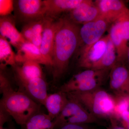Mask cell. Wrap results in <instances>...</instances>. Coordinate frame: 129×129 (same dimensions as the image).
<instances>
[{"label": "cell", "mask_w": 129, "mask_h": 129, "mask_svg": "<svg viewBox=\"0 0 129 129\" xmlns=\"http://www.w3.org/2000/svg\"><path fill=\"white\" fill-rule=\"evenodd\" d=\"M111 25L101 16L94 21L83 24L80 29L78 54L86 51L101 39Z\"/></svg>", "instance_id": "obj_5"}, {"label": "cell", "mask_w": 129, "mask_h": 129, "mask_svg": "<svg viewBox=\"0 0 129 129\" xmlns=\"http://www.w3.org/2000/svg\"><path fill=\"white\" fill-rule=\"evenodd\" d=\"M46 17L30 23L33 32V38L32 42L40 48L41 45L42 33Z\"/></svg>", "instance_id": "obj_24"}, {"label": "cell", "mask_w": 129, "mask_h": 129, "mask_svg": "<svg viewBox=\"0 0 129 129\" xmlns=\"http://www.w3.org/2000/svg\"><path fill=\"white\" fill-rule=\"evenodd\" d=\"M16 54L12 49L11 45L5 38L0 37V67L4 70L8 65L14 68L17 65Z\"/></svg>", "instance_id": "obj_21"}, {"label": "cell", "mask_w": 129, "mask_h": 129, "mask_svg": "<svg viewBox=\"0 0 129 129\" xmlns=\"http://www.w3.org/2000/svg\"><path fill=\"white\" fill-rule=\"evenodd\" d=\"M120 23L122 34L125 40L129 41V9L124 12L117 19Z\"/></svg>", "instance_id": "obj_25"}, {"label": "cell", "mask_w": 129, "mask_h": 129, "mask_svg": "<svg viewBox=\"0 0 129 129\" xmlns=\"http://www.w3.org/2000/svg\"><path fill=\"white\" fill-rule=\"evenodd\" d=\"M114 97L115 101V106L112 117L111 118L117 120H120L122 113L129 110V95H114Z\"/></svg>", "instance_id": "obj_23"}, {"label": "cell", "mask_w": 129, "mask_h": 129, "mask_svg": "<svg viewBox=\"0 0 129 129\" xmlns=\"http://www.w3.org/2000/svg\"><path fill=\"white\" fill-rule=\"evenodd\" d=\"M108 34L116 49L117 62L125 64L129 46L122 34L120 23L118 20L110 25Z\"/></svg>", "instance_id": "obj_17"}, {"label": "cell", "mask_w": 129, "mask_h": 129, "mask_svg": "<svg viewBox=\"0 0 129 129\" xmlns=\"http://www.w3.org/2000/svg\"><path fill=\"white\" fill-rule=\"evenodd\" d=\"M121 123L122 126L124 127L125 129H129V123L124 122L123 120H121Z\"/></svg>", "instance_id": "obj_33"}, {"label": "cell", "mask_w": 129, "mask_h": 129, "mask_svg": "<svg viewBox=\"0 0 129 129\" xmlns=\"http://www.w3.org/2000/svg\"><path fill=\"white\" fill-rule=\"evenodd\" d=\"M109 70L88 69L74 75L61 86L59 91L68 93L75 91L76 88L88 80L98 77H104Z\"/></svg>", "instance_id": "obj_15"}, {"label": "cell", "mask_w": 129, "mask_h": 129, "mask_svg": "<svg viewBox=\"0 0 129 129\" xmlns=\"http://www.w3.org/2000/svg\"><path fill=\"white\" fill-rule=\"evenodd\" d=\"M16 60L17 64H22L25 62L31 61L51 67L50 64L41 53L40 48L28 41H25L17 50Z\"/></svg>", "instance_id": "obj_14"}, {"label": "cell", "mask_w": 129, "mask_h": 129, "mask_svg": "<svg viewBox=\"0 0 129 129\" xmlns=\"http://www.w3.org/2000/svg\"><path fill=\"white\" fill-rule=\"evenodd\" d=\"M40 64L35 62L29 61L23 63L21 66L17 65L13 68L18 82L43 78Z\"/></svg>", "instance_id": "obj_19"}, {"label": "cell", "mask_w": 129, "mask_h": 129, "mask_svg": "<svg viewBox=\"0 0 129 129\" xmlns=\"http://www.w3.org/2000/svg\"><path fill=\"white\" fill-rule=\"evenodd\" d=\"M101 17L112 24L128 9L121 0H96L94 1Z\"/></svg>", "instance_id": "obj_11"}, {"label": "cell", "mask_w": 129, "mask_h": 129, "mask_svg": "<svg viewBox=\"0 0 129 129\" xmlns=\"http://www.w3.org/2000/svg\"><path fill=\"white\" fill-rule=\"evenodd\" d=\"M67 94L61 91L48 95L44 106L46 108L48 115L53 120L60 114L68 101Z\"/></svg>", "instance_id": "obj_18"}, {"label": "cell", "mask_w": 129, "mask_h": 129, "mask_svg": "<svg viewBox=\"0 0 129 129\" xmlns=\"http://www.w3.org/2000/svg\"><path fill=\"white\" fill-rule=\"evenodd\" d=\"M111 121V125L107 128V129H125L124 127L122 126H120L117 124V120L113 118H110Z\"/></svg>", "instance_id": "obj_31"}, {"label": "cell", "mask_w": 129, "mask_h": 129, "mask_svg": "<svg viewBox=\"0 0 129 129\" xmlns=\"http://www.w3.org/2000/svg\"><path fill=\"white\" fill-rule=\"evenodd\" d=\"M83 0H44L46 17L57 19L59 16L65 13H69L78 7Z\"/></svg>", "instance_id": "obj_16"}, {"label": "cell", "mask_w": 129, "mask_h": 129, "mask_svg": "<svg viewBox=\"0 0 129 129\" xmlns=\"http://www.w3.org/2000/svg\"><path fill=\"white\" fill-rule=\"evenodd\" d=\"M58 23V19L56 20L46 17L42 33L40 50L44 57L50 64L51 67L52 64L53 44Z\"/></svg>", "instance_id": "obj_10"}, {"label": "cell", "mask_w": 129, "mask_h": 129, "mask_svg": "<svg viewBox=\"0 0 129 129\" xmlns=\"http://www.w3.org/2000/svg\"><path fill=\"white\" fill-rule=\"evenodd\" d=\"M20 90L25 92L35 101L44 105L47 94V85L43 78L19 82Z\"/></svg>", "instance_id": "obj_13"}, {"label": "cell", "mask_w": 129, "mask_h": 129, "mask_svg": "<svg viewBox=\"0 0 129 129\" xmlns=\"http://www.w3.org/2000/svg\"><path fill=\"white\" fill-rule=\"evenodd\" d=\"M0 34V37L6 39L17 50L26 41L16 28L15 19L11 15L1 17Z\"/></svg>", "instance_id": "obj_12"}, {"label": "cell", "mask_w": 129, "mask_h": 129, "mask_svg": "<svg viewBox=\"0 0 129 129\" xmlns=\"http://www.w3.org/2000/svg\"><path fill=\"white\" fill-rule=\"evenodd\" d=\"M14 10V1L12 0H0L1 17L11 15Z\"/></svg>", "instance_id": "obj_26"}, {"label": "cell", "mask_w": 129, "mask_h": 129, "mask_svg": "<svg viewBox=\"0 0 129 129\" xmlns=\"http://www.w3.org/2000/svg\"><path fill=\"white\" fill-rule=\"evenodd\" d=\"M117 62V56L116 49L109 38L106 52L101 60L93 65L91 69L110 70Z\"/></svg>", "instance_id": "obj_20"}, {"label": "cell", "mask_w": 129, "mask_h": 129, "mask_svg": "<svg viewBox=\"0 0 129 129\" xmlns=\"http://www.w3.org/2000/svg\"><path fill=\"white\" fill-rule=\"evenodd\" d=\"M0 88L2 94L6 91L13 89L9 79L2 70L0 73Z\"/></svg>", "instance_id": "obj_27"}, {"label": "cell", "mask_w": 129, "mask_h": 129, "mask_svg": "<svg viewBox=\"0 0 129 129\" xmlns=\"http://www.w3.org/2000/svg\"><path fill=\"white\" fill-rule=\"evenodd\" d=\"M58 129H90L87 124H68L62 126Z\"/></svg>", "instance_id": "obj_29"}, {"label": "cell", "mask_w": 129, "mask_h": 129, "mask_svg": "<svg viewBox=\"0 0 129 129\" xmlns=\"http://www.w3.org/2000/svg\"><path fill=\"white\" fill-rule=\"evenodd\" d=\"M26 129H55V125L47 114L39 113L30 118L25 125Z\"/></svg>", "instance_id": "obj_22"}, {"label": "cell", "mask_w": 129, "mask_h": 129, "mask_svg": "<svg viewBox=\"0 0 129 129\" xmlns=\"http://www.w3.org/2000/svg\"><path fill=\"white\" fill-rule=\"evenodd\" d=\"M127 65L126 66L129 69V46L128 49V53H127V59L126 60V62Z\"/></svg>", "instance_id": "obj_34"}, {"label": "cell", "mask_w": 129, "mask_h": 129, "mask_svg": "<svg viewBox=\"0 0 129 129\" xmlns=\"http://www.w3.org/2000/svg\"><path fill=\"white\" fill-rule=\"evenodd\" d=\"M59 23L55 36L52 51V66L55 81L67 72L70 59L78 50L80 27L67 16L58 18Z\"/></svg>", "instance_id": "obj_1"}, {"label": "cell", "mask_w": 129, "mask_h": 129, "mask_svg": "<svg viewBox=\"0 0 129 129\" xmlns=\"http://www.w3.org/2000/svg\"><path fill=\"white\" fill-rule=\"evenodd\" d=\"M68 99L62 111L53 120L55 129H58L68 124H87L99 123V119L89 112L79 102L69 98Z\"/></svg>", "instance_id": "obj_4"}, {"label": "cell", "mask_w": 129, "mask_h": 129, "mask_svg": "<svg viewBox=\"0 0 129 129\" xmlns=\"http://www.w3.org/2000/svg\"><path fill=\"white\" fill-rule=\"evenodd\" d=\"M109 38L108 34L103 36L88 50L79 54V67L91 69L93 65L101 60L106 52Z\"/></svg>", "instance_id": "obj_8"}, {"label": "cell", "mask_w": 129, "mask_h": 129, "mask_svg": "<svg viewBox=\"0 0 129 129\" xmlns=\"http://www.w3.org/2000/svg\"><path fill=\"white\" fill-rule=\"evenodd\" d=\"M14 3L15 15L24 24L46 17L44 1L18 0Z\"/></svg>", "instance_id": "obj_6"}, {"label": "cell", "mask_w": 129, "mask_h": 129, "mask_svg": "<svg viewBox=\"0 0 129 129\" xmlns=\"http://www.w3.org/2000/svg\"><path fill=\"white\" fill-rule=\"evenodd\" d=\"M1 107V118H0V126L1 128H3V124L8 121L9 117L11 116L9 114L2 108Z\"/></svg>", "instance_id": "obj_30"}, {"label": "cell", "mask_w": 129, "mask_h": 129, "mask_svg": "<svg viewBox=\"0 0 129 129\" xmlns=\"http://www.w3.org/2000/svg\"><path fill=\"white\" fill-rule=\"evenodd\" d=\"M67 16L74 23L83 25L98 18L101 13L94 1L83 0L78 7L69 13Z\"/></svg>", "instance_id": "obj_9"}, {"label": "cell", "mask_w": 129, "mask_h": 129, "mask_svg": "<svg viewBox=\"0 0 129 129\" xmlns=\"http://www.w3.org/2000/svg\"><path fill=\"white\" fill-rule=\"evenodd\" d=\"M2 94L0 107L18 124L25 125L30 118L40 113L41 104L22 91H15L13 88Z\"/></svg>", "instance_id": "obj_2"}, {"label": "cell", "mask_w": 129, "mask_h": 129, "mask_svg": "<svg viewBox=\"0 0 129 129\" xmlns=\"http://www.w3.org/2000/svg\"><path fill=\"white\" fill-rule=\"evenodd\" d=\"M21 33L26 41L32 42L33 34L30 23L24 24L22 28Z\"/></svg>", "instance_id": "obj_28"}, {"label": "cell", "mask_w": 129, "mask_h": 129, "mask_svg": "<svg viewBox=\"0 0 129 129\" xmlns=\"http://www.w3.org/2000/svg\"><path fill=\"white\" fill-rule=\"evenodd\" d=\"M120 120L129 123V110L122 113L120 117Z\"/></svg>", "instance_id": "obj_32"}, {"label": "cell", "mask_w": 129, "mask_h": 129, "mask_svg": "<svg viewBox=\"0 0 129 129\" xmlns=\"http://www.w3.org/2000/svg\"><path fill=\"white\" fill-rule=\"evenodd\" d=\"M3 129V128H1V129Z\"/></svg>", "instance_id": "obj_35"}, {"label": "cell", "mask_w": 129, "mask_h": 129, "mask_svg": "<svg viewBox=\"0 0 129 129\" xmlns=\"http://www.w3.org/2000/svg\"><path fill=\"white\" fill-rule=\"evenodd\" d=\"M67 94L68 97L78 101L97 118L112 117L115 106L114 96L101 87L90 91H74Z\"/></svg>", "instance_id": "obj_3"}, {"label": "cell", "mask_w": 129, "mask_h": 129, "mask_svg": "<svg viewBox=\"0 0 129 129\" xmlns=\"http://www.w3.org/2000/svg\"><path fill=\"white\" fill-rule=\"evenodd\" d=\"M109 86L115 95H129V69L117 62L110 70Z\"/></svg>", "instance_id": "obj_7"}]
</instances>
